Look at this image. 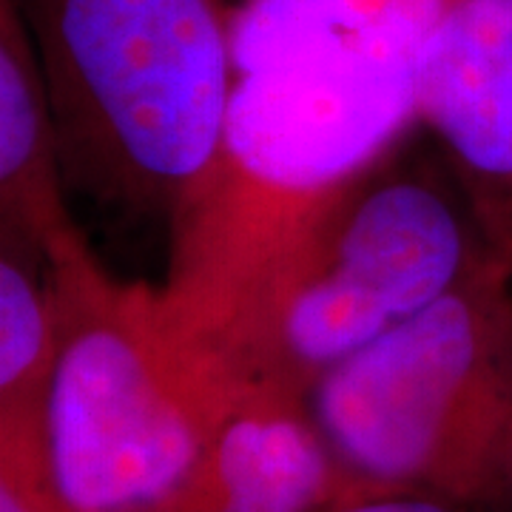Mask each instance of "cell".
<instances>
[{
    "instance_id": "1",
    "label": "cell",
    "mask_w": 512,
    "mask_h": 512,
    "mask_svg": "<svg viewBox=\"0 0 512 512\" xmlns=\"http://www.w3.org/2000/svg\"><path fill=\"white\" fill-rule=\"evenodd\" d=\"M419 60L330 57L237 74L220 146L171 217L168 319L211 345L268 259L419 123Z\"/></svg>"
},
{
    "instance_id": "2",
    "label": "cell",
    "mask_w": 512,
    "mask_h": 512,
    "mask_svg": "<svg viewBox=\"0 0 512 512\" xmlns=\"http://www.w3.org/2000/svg\"><path fill=\"white\" fill-rule=\"evenodd\" d=\"M69 188L171 217L220 146L234 0H18Z\"/></svg>"
},
{
    "instance_id": "3",
    "label": "cell",
    "mask_w": 512,
    "mask_h": 512,
    "mask_svg": "<svg viewBox=\"0 0 512 512\" xmlns=\"http://www.w3.org/2000/svg\"><path fill=\"white\" fill-rule=\"evenodd\" d=\"M487 254L458 185L387 154L268 259L208 348L242 390L308 404L333 367L424 311Z\"/></svg>"
},
{
    "instance_id": "4",
    "label": "cell",
    "mask_w": 512,
    "mask_h": 512,
    "mask_svg": "<svg viewBox=\"0 0 512 512\" xmlns=\"http://www.w3.org/2000/svg\"><path fill=\"white\" fill-rule=\"evenodd\" d=\"M308 413L362 493L456 507L510 498V262L490 251L424 311L333 367Z\"/></svg>"
},
{
    "instance_id": "5",
    "label": "cell",
    "mask_w": 512,
    "mask_h": 512,
    "mask_svg": "<svg viewBox=\"0 0 512 512\" xmlns=\"http://www.w3.org/2000/svg\"><path fill=\"white\" fill-rule=\"evenodd\" d=\"M49 274L57 478L77 512H146L194 473L248 390L168 319L157 288L114 279L89 245L49 262Z\"/></svg>"
},
{
    "instance_id": "6",
    "label": "cell",
    "mask_w": 512,
    "mask_h": 512,
    "mask_svg": "<svg viewBox=\"0 0 512 512\" xmlns=\"http://www.w3.org/2000/svg\"><path fill=\"white\" fill-rule=\"evenodd\" d=\"M436 134L490 251L512 265V0H453L416 69Z\"/></svg>"
},
{
    "instance_id": "7",
    "label": "cell",
    "mask_w": 512,
    "mask_h": 512,
    "mask_svg": "<svg viewBox=\"0 0 512 512\" xmlns=\"http://www.w3.org/2000/svg\"><path fill=\"white\" fill-rule=\"evenodd\" d=\"M359 495L308 404L248 393L194 473L146 512H328Z\"/></svg>"
},
{
    "instance_id": "8",
    "label": "cell",
    "mask_w": 512,
    "mask_h": 512,
    "mask_svg": "<svg viewBox=\"0 0 512 512\" xmlns=\"http://www.w3.org/2000/svg\"><path fill=\"white\" fill-rule=\"evenodd\" d=\"M55 111L18 0H0V225L32 239L49 262L89 242L66 202Z\"/></svg>"
},
{
    "instance_id": "9",
    "label": "cell",
    "mask_w": 512,
    "mask_h": 512,
    "mask_svg": "<svg viewBox=\"0 0 512 512\" xmlns=\"http://www.w3.org/2000/svg\"><path fill=\"white\" fill-rule=\"evenodd\" d=\"M453 0H239L234 72L330 57L419 60Z\"/></svg>"
},
{
    "instance_id": "10",
    "label": "cell",
    "mask_w": 512,
    "mask_h": 512,
    "mask_svg": "<svg viewBox=\"0 0 512 512\" xmlns=\"http://www.w3.org/2000/svg\"><path fill=\"white\" fill-rule=\"evenodd\" d=\"M60 345L49 259L0 225V410H46Z\"/></svg>"
},
{
    "instance_id": "11",
    "label": "cell",
    "mask_w": 512,
    "mask_h": 512,
    "mask_svg": "<svg viewBox=\"0 0 512 512\" xmlns=\"http://www.w3.org/2000/svg\"><path fill=\"white\" fill-rule=\"evenodd\" d=\"M0 512H77L57 478L46 410H0Z\"/></svg>"
},
{
    "instance_id": "12",
    "label": "cell",
    "mask_w": 512,
    "mask_h": 512,
    "mask_svg": "<svg viewBox=\"0 0 512 512\" xmlns=\"http://www.w3.org/2000/svg\"><path fill=\"white\" fill-rule=\"evenodd\" d=\"M328 512H461L456 504L413 493H367L342 501Z\"/></svg>"
}]
</instances>
